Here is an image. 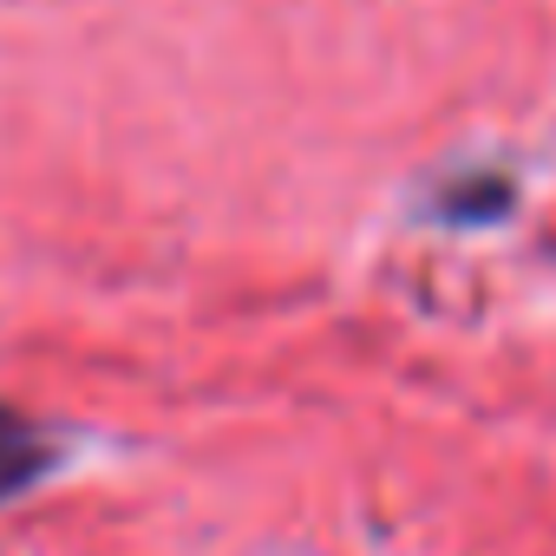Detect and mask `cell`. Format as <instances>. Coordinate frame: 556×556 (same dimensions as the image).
I'll list each match as a JSON object with an SVG mask.
<instances>
[{"instance_id": "obj_2", "label": "cell", "mask_w": 556, "mask_h": 556, "mask_svg": "<svg viewBox=\"0 0 556 556\" xmlns=\"http://www.w3.org/2000/svg\"><path fill=\"white\" fill-rule=\"evenodd\" d=\"M504 203H510V190H504L497 177H478V184H452V190L439 197V210H445V216H465V223H491Z\"/></svg>"}, {"instance_id": "obj_1", "label": "cell", "mask_w": 556, "mask_h": 556, "mask_svg": "<svg viewBox=\"0 0 556 556\" xmlns=\"http://www.w3.org/2000/svg\"><path fill=\"white\" fill-rule=\"evenodd\" d=\"M60 465H66V439L47 419H34L21 406H0V510L21 504L27 491H40Z\"/></svg>"}]
</instances>
